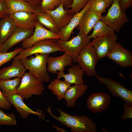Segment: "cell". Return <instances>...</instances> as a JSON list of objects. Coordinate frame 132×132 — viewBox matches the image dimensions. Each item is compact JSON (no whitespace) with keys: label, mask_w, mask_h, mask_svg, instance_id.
<instances>
[{"label":"cell","mask_w":132,"mask_h":132,"mask_svg":"<svg viewBox=\"0 0 132 132\" xmlns=\"http://www.w3.org/2000/svg\"><path fill=\"white\" fill-rule=\"evenodd\" d=\"M73 61L72 57L65 52L57 57L49 56L47 60V70L53 74H57L58 71L64 72L65 67L72 66Z\"/></svg>","instance_id":"15"},{"label":"cell","mask_w":132,"mask_h":132,"mask_svg":"<svg viewBox=\"0 0 132 132\" xmlns=\"http://www.w3.org/2000/svg\"><path fill=\"white\" fill-rule=\"evenodd\" d=\"M0 15H10L5 0H0Z\"/></svg>","instance_id":"37"},{"label":"cell","mask_w":132,"mask_h":132,"mask_svg":"<svg viewBox=\"0 0 132 132\" xmlns=\"http://www.w3.org/2000/svg\"><path fill=\"white\" fill-rule=\"evenodd\" d=\"M35 56L20 58L19 60L26 70L39 81L47 82L50 80L47 71V60L49 54H35Z\"/></svg>","instance_id":"2"},{"label":"cell","mask_w":132,"mask_h":132,"mask_svg":"<svg viewBox=\"0 0 132 132\" xmlns=\"http://www.w3.org/2000/svg\"><path fill=\"white\" fill-rule=\"evenodd\" d=\"M5 97L11 105L15 108L22 119H26L32 114L37 116L40 118L44 119V115L41 110L34 111L31 109L24 103L21 97L17 93Z\"/></svg>","instance_id":"13"},{"label":"cell","mask_w":132,"mask_h":132,"mask_svg":"<svg viewBox=\"0 0 132 132\" xmlns=\"http://www.w3.org/2000/svg\"><path fill=\"white\" fill-rule=\"evenodd\" d=\"M1 44L0 43V51L1 49Z\"/></svg>","instance_id":"42"},{"label":"cell","mask_w":132,"mask_h":132,"mask_svg":"<svg viewBox=\"0 0 132 132\" xmlns=\"http://www.w3.org/2000/svg\"><path fill=\"white\" fill-rule=\"evenodd\" d=\"M111 101L110 96L105 92L93 93L88 96L87 107L93 113L101 112L108 109Z\"/></svg>","instance_id":"11"},{"label":"cell","mask_w":132,"mask_h":132,"mask_svg":"<svg viewBox=\"0 0 132 132\" xmlns=\"http://www.w3.org/2000/svg\"><path fill=\"white\" fill-rule=\"evenodd\" d=\"M122 67L132 66V53L119 43L116 45L111 53L107 56Z\"/></svg>","instance_id":"12"},{"label":"cell","mask_w":132,"mask_h":132,"mask_svg":"<svg viewBox=\"0 0 132 132\" xmlns=\"http://www.w3.org/2000/svg\"><path fill=\"white\" fill-rule=\"evenodd\" d=\"M51 108V106L47 110L50 116L69 128L72 132H96L97 131L96 123L88 117L83 115H71L59 108L57 110L60 116L58 117L53 114Z\"/></svg>","instance_id":"1"},{"label":"cell","mask_w":132,"mask_h":132,"mask_svg":"<svg viewBox=\"0 0 132 132\" xmlns=\"http://www.w3.org/2000/svg\"><path fill=\"white\" fill-rule=\"evenodd\" d=\"M93 29L92 33L90 35H87V37L89 39L114 33V31L111 28L100 20L97 22Z\"/></svg>","instance_id":"28"},{"label":"cell","mask_w":132,"mask_h":132,"mask_svg":"<svg viewBox=\"0 0 132 132\" xmlns=\"http://www.w3.org/2000/svg\"><path fill=\"white\" fill-rule=\"evenodd\" d=\"M16 27L10 15H2L0 20V43L1 44L11 35Z\"/></svg>","instance_id":"22"},{"label":"cell","mask_w":132,"mask_h":132,"mask_svg":"<svg viewBox=\"0 0 132 132\" xmlns=\"http://www.w3.org/2000/svg\"><path fill=\"white\" fill-rule=\"evenodd\" d=\"M120 0H113L108 13L101 16L100 20L117 33L120 32L122 26L129 21L125 12H123L120 5Z\"/></svg>","instance_id":"3"},{"label":"cell","mask_w":132,"mask_h":132,"mask_svg":"<svg viewBox=\"0 0 132 132\" xmlns=\"http://www.w3.org/2000/svg\"><path fill=\"white\" fill-rule=\"evenodd\" d=\"M38 21L51 31L59 34V31L51 16L44 11L39 7L36 9L33 13Z\"/></svg>","instance_id":"23"},{"label":"cell","mask_w":132,"mask_h":132,"mask_svg":"<svg viewBox=\"0 0 132 132\" xmlns=\"http://www.w3.org/2000/svg\"><path fill=\"white\" fill-rule=\"evenodd\" d=\"M64 7L69 8L72 3V0H62Z\"/></svg>","instance_id":"39"},{"label":"cell","mask_w":132,"mask_h":132,"mask_svg":"<svg viewBox=\"0 0 132 132\" xmlns=\"http://www.w3.org/2000/svg\"><path fill=\"white\" fill-rule=\"evenodd\" d=\"M33 34L22 42V47L23 49L29 48L39 41L47 39L60 40L61 36L44 28L37 20Z\"/></svg>","instance_id":"10"},{"label":"cell","mask_w":132,"mask_h":132,"mask_svg":"<svg viewBox=\"0 0 132 132\" xmlns=\"http://www.w3.org/2000/svg\"><path fill=\"white\" fill-rule=\"evenodd\" d=\"M107 2L110 5L112 3L113 0H104Z\"/></svg>","instance_id":"41"},{"label":"cell","mask_w":132,"mask_h":132,"mask_svg":"<svg viewBox=\"0 0 132 132\" xmlns=\"http://www.w3.org/2000/svg\"><path fill=\"white\" fill-rule=\"evenodd\" d=\"M21 81V78L16 77L12 79L0 80V88L5 96L17 93Z\"/></svg>","instance_id":"27"},{"label":"cell","mask_w":132,"mask_h":132,"mask_svg":"<svg viewBox=\"0 0 132 132\" xmlns=\"http://www.w3.org/2000/svg\"><path fill=\"white\" fill-rule=\"evenodd\" d=\"M58 51L64 52L57 40L47 39L38 42L29 48L23 49L16 55L13 60L28 57L35 54H49Z\"/></svg>","instance_id":"4"},{"label":"cell","mask_w":132,"mask_h":132,"mask_svg":"<svg viewBox=\"0 0 132 132\" xmlns=\"http://www.w3.org/2000/svg\"><path fill=\"white\" fill-rule=\"evenodd\" d=\"M26 70L19 60H13L11 65L0 69V80H7L14 77L22 78Z\"/></svg>","instance_id":"20"},{"label":"cell","mask_w":132,"mask_h":132,"mask_svg":"<svg viewBox=\"0 0 132 132\" xmlns=\"http://www.w3.org/2000/svg\"><path fill=\"white\" fill-rule=\"evenodd\" d=\"M88 86L84 84L70 86L66 91L64 99L69 107L74 106L77 100L83 95L87 90Z\"/></svg>","instance_id":"21"},{"label":"cell","mask_w":132,"mask_h":132,"mask_svg":"<svg viewBox=\"0 0 132 132\" xmlns=\"http://www.w3.org/2000/svg\"><path fill=\"white\" fill-rule=\"evenodd\" d=\"M68 73L65 74L64 72H58L57 78H61L64 79V81L70 84L74 85L83 84L84 83L83 76L84 73L79 65L73 66L69 68Z\"/></svg>","instance_id":"19"},{"label":"cell","mask_w":132,"mask_h":132,"mask_svg":"<svg viewBox=\"0 0 132 132\" xmlns=\"http://www.w3.org/2000/svg\"><path fill=\"white\" fill-rule=\"evenodd\" d=\"M90 0H72V5L69 8L70 12L74 14L80 11L85 6L87 2Z\"/></svg>","instance_id":"33"},{"label":"cell","mask_w":132,"mask_h":132,"mask_svg":"<svg viewBox=\"0 0 132 132\" xmlns=\"http://www.w3.org/2000/svg\"><path fill=\"white\" fill-rule=\"evenodd\" d=\"M34 29L20 28L16 27L12 34L1 44L0 53L5 52L12 46L30 37Z\"/></svg>","instance_id":"14"},{"label":"cell","mask_w":132,"mask_h":132,"mask_svg":"<svg viewBox=\"0 0 132 132\" xmlns=\"http://www.w3.org/2000/svg\"><path fill=\"white\" fill-rule=\"evenodd\" d=\"M95 76L100 83L106 86L112 95L119 98L125 102L132 105V90L127 89L123 84L112 79L100 76L97 74Z\"/></svg>","instance_id":"7"},{"label":"cell","mask_w":132,"mask_h":132,"mask_svg":"<svg viewBox=\"0 0 132 132\" xmlns=\"http://www.w3.org/2000/svg\"><path fill=\"white\" fill-rule=\"evenodd\" d=\"M52 126L53 128L58 131L62 132H67L64 129L62 128H60L58 126L55 124H53Z\"/></svg>","instance_id":"40"},{"label":"cell","mask_w":132,"mask_h":132,"mask_svg":"<svg viewBox=\"0 0 132 132\" xmlns=\"http://www.w3.org/2000/svg\"><path fill=\"white\" fill-rule=\"evenodd\" d=\"M44 90L43 82L28 72L25 73L22 77L16 93L23 99H28L33 95H41Z\"/></svg>","instance_id":"5"},{"label":"cell","mask_w":132,"mask_h":132,"mask_svg":"<svg viewBox=\"0 0 132 132\" xmlns=\"http://www.w3.org/2000/svg\"><path fill=\"white\" fill-rule=\"evenodd\" d=\"M118 39L114 33L98 37L90 42L99 59L107 57L115 47Z\"/></svg>","instance_id":"9"},{"label":"cell","mask_w":132,"mask_h":132,"mask_svg":"<svg viewBox=\"0 0 132 132\" xmlns=\"http://www.w3.org/2000/svg\"><path fill=\"white\" fill-rule=\"evenodd\" d=\"M91 5V0H90L81 11L74 14L68 24L60 30L59 34L62 37L60 40L64 41L69 40L73 30L78 26L83 16Z\"/></svg>","instance_id":"17"},{"label":"cell","mask_w":132,"mask_h":132,"mask_svg":"<svg viewBox=\"0 0 132 132\" xmlns=\"http://www.w3.org/2000/svg\"><path fill=\"white\" fill-rule=\"evenodd\" d=\"M10 15L15 13L26 11L34 13L36 9L24 0H5Z\"/></svg>","instance_id":"24"},{"label":"cell","mask_w":132,"mask_h":132,"mask_svg":"<svg viewBox=\"0 0 132 132\" xmlns=\"http://www.w3.org/2000/svg\"><path fill=\"white\" fill-rule=\"evenodd\" d=\"M87 35L79 31L77 35L69 40L64 41L58 39L57 41L64 52L70 55L74 61L76 62L81 50L90 42Z\"/></svg>","instance_id":"8"},{"label":"cell","mask_w":132,"mask_h":132,"mask_svg":"<svg viewBox=\"0 0 132 132\" xmlns=\"http://www.w3.org/2000/svg\"><path fill=\"white\" fill-rule=\"evenodd\" d=\"M98 59L93 47L90 43L80 51L76 60L87 76L92 77L97 74L96 67Z\"/></svg>","instance_id":"6"},{"label":"cell","mask_w":132,"mask_h":132,"mask_svg":"<svg viewBox=\"0 0 132 132\" xmlns=\"http://www.w3.org/2000/svg\"><path fill=\"white\" fill-rule=\"evenodd\" d=\"M132 0H120V5L121 10L123 12H125L126 10L132 6Z\"/></svg>","instance_id":"36"},{"label":"cell","mask_w":132,"mask_h":132,"mask_svg":"<svg viewBox=\"0 0 132 132\" xmlns=\"http://www.w3.org/2000/svg\"><path fill=\"white\" fill-rule=\"evenodd\" d=\"M45 12L51 16L59 31L68 24L74 14L71 13L69 10H66L62 12H59L55 9Z\"/></svg>","instance_id":"26"},{"label":"cell","mask_w":132,"mask_h":132,"mask_svg":"<svg viewBox=\"0 0 132 132\" xmlns=\"http://www.w3.org/2000/svg\"><path fill=\"white\" fill-rule=\"evenodd\" d=\"M71 85L66 81L57 78L51 81L48 86V88L56 96L57 100L60 101L64 99L66 91Z\"/></svg>","instance_id":"25"},{"label":"cell","mask_w":132,"mask_h":132,"mask_svg":"<svg viewBox=\"0 0 132 132\" xmlns=\"http://www.w3.org/2000/svg\"><path fill=\"white\" fill-rule=\"evenodd\" d=\"M2 15H0V19L2 17Z\"/></svg>","instance_id":"43"},{"label":"cell","mask_w":132,"mask_h":132,"mask_svg":"<svg viewBox=\"0 0 132 132\" xmlns=\"http://www.w3.org/2000/svg\"><path fill=\"white\" fill-rule=\"evenodd\" d=\"M23 49L22 47H19L11 52L0 53V67L14 58Z\"/></svg>","instance_id":"30"},{"label":"cell","mask_w":132,"mask_h":132,"mask_svg":"<svg viewBox=\"0 0 132 132\" xmlns=\"http://www.w3.org/2000/svg\"><path fill=\"white\" fill-rule=\"evenodd\" d=\"M15 26L29 29H34L37 20L33 13L21 11L10 15Z\"/></svg>","instance_id":"18"},{"label":"cell","mask_w":132,"mask_h":132,"mask_svg":"<svg viewBox=\"0 0 132 132\" xmlns=\"http://www.w3.org/2000/svg\"><path fill=\"white\" fill-rule=\"evenodd\" d=\"M36 9L39 7L42 0H24Z\"/></svg>","instance_id":"38"},{"label":"cell","mask_w":132,"mask_h":132,"mask_svg":"<svg viewBox=\"0 0 132 132\" xmlns=\"http://www.w3.org/2000/svg\"><path fill=\"white\" fill-rule=\"evenodd\" d=\"M17 124L16 117L13 113H6L0 108V125L11 126Z\"/></svg>","instance_id":"29"},{"label":"cell","mask_w":132,"mask_h":132,"mask_svg":"<svg viewBox=\"0 0 132 132\" xmlns=\"http://www.w3.org/2000/svg\"><path fill=\"white\" fill-rule=\"evenodd\" d=\"M110 5L104 0H91V6L97 12L101 14Z\"/></svg>","instance_id":"32"},{"label":"cell","mask_w":132,"mask_h":132,"mask_svg":"<svg viewBox=\"0 0 132 132\" xmlns=\"http://www.w3.org/2000/svg\"><path fill=\"white\" fill-rule=\"evenodd\" d=\"M101 16V14L96 12L91 6L83 16L77 29L87 35L97 22L100 20Z\"/></svg>","instance_id":"16"},{"label":"cell","mask_w":132,"mask_h":132,"mask_svg":"<svg viewBox=\"0 0 132 132\" xmlns=\"http://www.w3.org/2000/svg\"><path fill=\"white\" fill-rule=\"evenodd\" d=\"M11 105L2 94L0 88V108L6 110H10Z\"/></svg>","instance_id":"35"},{"label":"cell","mask_w":132,"mask_h":132,"mask_svg":"<svg viewBox=\"0 0 132 132\" xmlns=\"http://www.w3.org/2000/svg\"><path fill=\"white\" fill-rule=\"evenodd\" d=\"M124 112L121 117L123 121L132 118V105L125 102L123 104Z\"/></svg>","instance_id":"34"},{"label":"cell","mask_w":132,"mask_h":132,"mask_svg":"<svg viewBox=\"0 0 132 132\" xmlns=\"http://www.w3.org/2000/svg\"><path fill=\"white\" fill-rule=\"evenodd\" d=\"M63 1L62 0H42L39 8L46 11L54 10Z\"/></svg>","instance_id":"31"}]
</instances>
